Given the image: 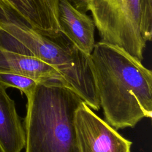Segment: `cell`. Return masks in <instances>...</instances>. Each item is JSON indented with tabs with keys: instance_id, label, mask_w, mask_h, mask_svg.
<instances>
[{
	"instance_id": "cell-9",
	"label": "cell",
	"mask_w": 152,
	"mask_h": 152,
	"mask_svg": "<svg viewBox=\"0 0 152 152\" xmlns=\"http://www.w3.org/2000/svg\"><path fill=\"white\" fill-rule=\"evenodd\" d=\"M25 145V131L15 102L0 84V149L2 152H21Z\"/></svg>"
},
{
	"instance_id": "cell-5",
	"label": "cell",
	"mask_w": 152,
	"mask_h": 152,
	"mask_svg": "<svg viewBox=\"0 0 152 152\" xmlns=\"http://www.w3.org/2000/svg\"><path fill=\"white\" fill-rule=\"evenodd\" d=\"M79 152H131L132 142L121 135L83 102L75 112Z\"/></svg>"
},
{
	"instance_id": "cell-8",
	"label": "cell",
	"mask_w": 152,
	"mask_h": 152,
	"mask_svg": "<svg viewBox=\"0 0 152 152\" xmlns=\"http://www.w3.org/2000/svg\"><path fill=\"white\" fill-rule=\"evenodd\" d=\"M0 72L24 75L39 82L58 81L65 84L59 72L49 64L36 57L10 51L1 46Z\"/></svg>"
},
{
	"instance_id": "cell-10",
	"label": "cell",
	"mask_w": 152,
	"mask_h": 152,
	"mask_svg": "<svg viewBox=\"0 0 152 152\" xmlns=\"http://www.w3.org/2000/svg\"><path fill=\"white\" fill-rule=\"evenodd\" d=\"M40 83L28 77L9 72H0V84L5 87H12L20 90L27 96Z\"/></svg>"
},
{
	"instance_id": "cell-6",
	"label": "cell",
	"mask_w": 152,
	"mask_h": 152,
	"mask_svg": "<svg viewBox=\"0 0 152 152\" xmlns=\"http://www.w3.org/2000/svg\"><path fill=\"white\" fill-rule=\"evenodd\" d=\"M20 21L43 35L63 36L59 24V0H1Z\"/></svg>"
},
{
	"instance_id": "cell-1",
	"label": "cell",
	"mask_w": 152,
	"mask_h": 152,
	"mask_svg": "<svg viewBox=\"0 0 152 152\" xmlns=\"http://www.w3.org/2000/svg\"><path fill=\"white\" fill-rule=\"evenodd\" d=\"M106 122L116 130L152 116V72L122 48L100 40L88 56Z\"/></svg>"
},
{
	"instance_id": "cell-2",
	"label": "cell",
	"mask_w": 152,
	"mask_h": 152,
	"mask_svg": "<svg viewBox=\"0 0 152 152\" xmlns=\"http://www.w3.org/2000/svg\"><path fill=\"white\" fill-rule=\"evenodd\" d=\"M64 36L47 37L25 24L0 0V46L36 57L55 68L65 84L91 109L100 102L89 58Z\"/></svg>"
},
{
	"instance_id": "cell-3",
	"label": "cell",
	"mask_w": 152,
	"mask_h": 152,
	"mask_svg": "<svg viewBox=\"0 0 152 152\" xmlns=\"http://www.w3.org/2000/svg\"><path fill=\"white\" fill-rule=\"evenodd\" d=\"M26 97L25 152H79L75 116L84 101L58 81L39 83Z\"/></svg>"
},
{
	"instance_id": "cell-7",
	"label": "cell",
	"mask_w": 152,
	"mask_h": 152,
	"mask_svg": "<svg viewBox=\"0 0 152 152\" xmlns=\"http://www.w3.org/2000/svg\"><path fill=\"white\" fill-rule=\"evenodd\" d=\"M58 16L63 36L82 53L90 55L96 43L92 18L69 0H59Z\"/></svg>"
},
{
	"instance_id": "cell-11",
	"label": "cell",
	"mask_w": 152,
	"mask_h": 152,
	"mask_svg": "<svg viewBox=\"0 0 152 152\" xmlns=\"http://www.w3.org/2000/svg\"><path fill=\"white\" fill-rule=\"evenodd\" d=\"M0 152H2V151H1V149H0Z\"/></svg>"
},
{
	"instance_id": "cell-4",
	"label": "cell",
	"mask_w": 152,
	"mask_h": 152,
	"mask_svg": "<svg viewBox=\"0 0 152 152\" xmlns=\"http://www.w3.org/2000/svg\"><path fill=\"white\" fill-rule=\"evenodd\" d=\"M100 40L117 45L140 61L152 37V0H83Z\"/></svg>"
}]
</instances>
